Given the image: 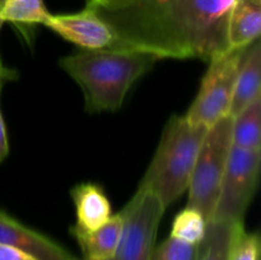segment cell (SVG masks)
Instances as JSON below:
<instances>
[{
  "label": "cell",
  "mask_w": 261,
  "mask_h": 260,
  "mask_svg": "<svg viewBox=\"0 0 261 260\" xmlns=\"http://www.w3.org/2000/svg\"><path fill=\"white\" fill-rule=\"evenodd\" d=\"M234 0H126L92 5L115 35L112 48L160 59L211 61L229 50L228 15Z\"/></svg>",
  "instance_id": "1"
},
{
  "label": "cell",
  "mask_w": 261,
  "mask_h": 260,
  "mask_svg": "<svg viewBox=\"0 0 261 260\" xmlns=\"http://www.w3.org/2000/svg\"><path fill=\"white\" fill-rule=\"evenodd\" d=\"M158 59L147 53L122 48L79 50L59 61L82 88L88 112H112L122 106L133 84L154 66Z\"/></svg>",
  "instance_id": "2"
},
{
  "label": "cell",
  "mask_w": 261,
  "mask_h": 260,
  "mask_svg": "<svg viewBox=\"0 0 261 260\" xmlns=\"http://www.w3.org/2000/svg\"><path fill=\"white\" fill-rule=\"evenodd\" d=\"M206 130L190 124L185 115H173L163 127L152 162L139 186L157 195L166 209L188 190Z\"/></svg>",
  "instance_id": "3"
},
{
  "label": "cell",
  "mask_w": 261,
  "mask_h": 260,
  "mask_svg": "<svg viewBox=\"0 0 261 260\" xmlns=\"http://www.w3.org/2000/svg\"><path fill=\"white\" fill-rule=\"evenodd\" d=\"M231 148L232 116H226L206 130L186 190V206L200 212L208 222L213 218Z\"/></svg>",
  "instance_id": "4"
},
{
  "label": "cell",
  "mask_w": 261,
  "mask_h": 260,
  "mask_svg": "<svg viewBox=\"0 0 261 260\" xmlns=\"http://www.w3.org/2000/svg\"><path fill=\"white\" fill-rule=\"evenodd\" d=\"M245 48H231L209 61L198 94L185 114L190 124L209 129L219 120L229 116L237 71Z\"/></svg>",
  "instance_id": "5"
},
{
  "label": "cell",
  "mask_w": 261,
  "mask_h": 260,
  "mask_svg": "<svg viewBox=\"0 0 261 260\" xmlns=\"http://www.w3.org/2000/svg\"><path fill=\"white\" fill-rule=\"evenodd\" d=\"M260 166L261 150L231 148L211 221L229 224L244 222L245 214L256 193Z\"/></svg>",
  "instance_id": "6"
},
{
  "label": "cell",
  "mask_w": 261,
  "mask_h": 260,
  "mask_svg": "<svg viewBox=\"0 0 261 260\" xmlns=\"http://www.w3.org/2000/svg\"><path fill=\"white\" fill-rule=\"evenodd\" d=\"M166 208L157 195L145 188L138 190L120 211L122 232L111 260H150L157 231Z\"/></svg>",
  "instance_id": "7"
},
{
  "label": "cell",
  "mask_w": 261,
  "mask_h": 260,
  "mask_svg": "<svg viewBox=\"0 0 261 260\" xmlns=\"http://www.w3.org/2000/svg\"><path fill=\"white\" fill-rule=\"evenodd\" d=\"M45 27L50 28L64 40L79 46L82 50L112 48L115 45V35L111 27L89 4L81 12L51 14Z\"/></svg>",
  "instance_id": "8"
},
{
  "label": "cell",
  "mask_w": 261,
  "mask_h": 260,
  "mask_svg": "<svg viewBox=\"0 0 261 260\" xmlns=\"http://www.w3.org/2000/svg\"><path fill=\"white\" fill-rule=\"evenodd\" d=\"M0 245L17 247L38 260H79L70 251L36 229L0 211Z\"/></svg>",
  "instance_id": "9"
},
{
  "label": "cell",
  "mask_w": 261,
  "mask_h": 260,
  "mask_svg": "<svg viewBox=\"0 0 261 260\" xmlns=\"http://www.w3.org/2000/svg\"><path fill=\"white\" fill-rule=\"evenodd\" d=\"M75 209V224L83 231H93L112 217V208L103 189L94 183H81L70 190Z\"/></svg>",
  "instance_id": "10"
},
{
  "label": "cell",
  "mask_w": 261,
  "mask_h": 260,
  "mask_svg": "<svg viewBox=\"0 0 261 260\" xmlns=\"http://www.w3.org/2000/svg\"><path fill=\"white\" fill-rule=\"evenodd\" d=\"M261 97V41L247 46L241 56L234 83L229 116H236L240 111Z\"/></svg>",
  "instance_id": "11"
},
{
  "label": "cell",
  "mask_w": 261,
  "mask_h": 260,
  "mask_svg": "<svg viewBox=\"0 0 261 260\" xmlns=\"http://www.w3.org/2000/svg\"><path fill=\"white\" fill-rule=\"evenodd\" d=\"M121 232L122 217L120 212L93 231L70 227V233L81 247L83 260H111L119 246Z\"/></svg>",
  "instance_id": "12"
},
{
  "label": "cell",
  "mask_w": 261,
  "mask_h": 260,
  "mask_svg": "<svg viewBox=\"0 0 261 260\" xmlns=\"http://www.w3.org/2000/svg\"><path fill=\"white\" fill-rule=\"evenodd\" d=\"M261 0H234L228 15V47L245 48L260 38Z\"/></svg>",
  "instance_id": "13"
},
{
  "label": "cell",
  "mask_w": 261,
  "mask_h": 260,
  "mask_svg": "<svg viewBox=\"0 0 261 260\" xmlns=\"http://www.w3.org/2000/svg\"><path fill=\"white\" fill-rule=\"evenodd\" d=\"M50 15L43 0H5L0 8V20L14 24L25 38H31L35 25H45Z\"/></svg>",
  "instance_id": "14"
},
{
  "label": "cell",
  "mask_w": 261,
  "mask_h": 260,
  "mask_svg": "<svg viewBox=\"0 0 261 260\" xmlns=\"http://www.w3.org/2000/svg\"><path fill=\"white\" fill-rule=\"evenodd\" d=\"M232 147L261 150V97L232 117Z\"/></svg>",
  "instance_id": "15"
},
{
  "label": "cell",
  "mask_w": 261,
  "mask_h": 260,
  "mask_svg": "<svg viewBox=\"0 0 261 260\" xmlns=\"http://www.w3.org/2000/svg\"><path fill=\"white\" fill-rule=\"evenodd\" d=\"M237 224V223H236ZM234 224L209 221L206 232L196 246L194 260H227Z\"/></svg>",
  "instance_id": "16"
},
{
  "label": "cell",
  "mask_w": 261,
  "mask_h": 260,
  "mask_svg": "<svg viewBox=\"0 0 261 260\" xmlns=\"http://www.w3.org/2000/svg\"><path fill=\"white\" fill-rule=\"evenodd\" d=\"M206 226L208 221L200 212L185 206L173 218L170 236L185 244L198 246L205 236Z\"/></svg>",
  "instance_id": "17"
},
{
  "label": "cell",
  "mask_w": 261,
  "mask_h": 260,
  "mask_svg": "<svg viewBox=\"0 0 261 260\" xmlns=\"http://www.w3.org/2000/svg\"><path fill=\"white\" fill-rule=\"evenodd\" d=\"M227 260H261L259 232H250L244 222L234 224Z\"/></svg>",
  "instance_id": "18"
},
{
  "label": "cell",
  "mask_w": 261,
  "mask_h": 260,
  "mask_svg": "<svg viewBox=\"0 0 261 260\" xmlns=\"http://www.w3.org/2000/svg\"><path fill=\"white\" fill-rule=\"evenodd\" d=\"M196 246L168 236L160 246L154 247L150 260H194Z\"/></svg>",
  "instance_id": "19"
},
{
  "label": "cell",
  "mask_w": 261,
  "mask_h": 260,
  "mask_svg": "<svg viewBox=\"0 0 261 260\" xmlns=\"http://www.w3.org/2000/svg\"><path fill=\"white\" fill-rule=\"evenodd\" d=\"M0 260H38L33 255L17 247L0 245Z\"/></svg>",
  "instance_id": "20"
},
{
  "label": "cell",
  "mask_w": 261,
  "mask_h": 260,
  "mask_svg": "<svg viewBox=\"0 0 261 260\" xmlns=\"http://www.w3.org/2000/svg\"><path fill=\"white\" fill-rule=\"evenodd\" d=\"M0 94H2V89H0ZM8 153H9V140H8L7 127H5L4 117H3L2 107H0V162L7 158Z\"/></svg>",
  "instance_id": "21"
},
{
  "label": "cell",
  "mask_w": 261,
  "mask_h": 260,
  "mask_svg": "<svg viewBox=\"0 0 261 260\" xmlns=\"http://www.w3.org/2000/svg\"><path fill=\"white\" fill-rule=\"evenodd\" d=\"M2 24L3 22L0 20V27H2ZM17 76H18L17 71L13 70V69L7 68V66L3 64L2 59H0V78L4 79V81L7 82V81H14V79H17Z\"/></svg>",
  "instance_id": "22"
},
{
  "label": "cell",
  "mask_w": 261,
  "mask_h": 260,
  "mask_svg": "<svg viewBox=\"0 0 261 260\" xmlns=\"http://www.w3.org/2000/svg\"><path fill=\"white\" fill-rule=\"evenodd\" d=\"M126 0H88V4L96 5V7L101 8H112L116 7V5L122 4Z\"/></svg>",
  "instance_id": "23"
},
{
  "label": "cell",
  "mask_w": 261,
  "mask_h": 260,
  "mask_svg": "<svg viewBox=\"0 0 261 260\" xmlns=\"http://www.w3.org/2000/svg\"><path fill=\"white\" fill-rule=\"evenodd\" d=\"M4 79H2V78H0V89H2L3 88V84H4Z\"/></svg>",
  "instance_id": "24"
},
{
  "label": "cell",
  "mask_w": 261,
  "mask_h": 260,
  "mask_svg": "<svg viewBox=\"0 0 261 260\" xmlns=\"http://www.w3.org/2000/svg\"><path fill=\"white\" fill-rule=\"evenodd\" d=\"M4 3H5V0H0V8L3 7V4H4Z\"/></svg>",
  "instance_id": "25"
}]
</instances>
